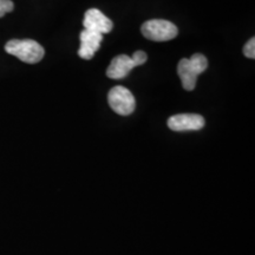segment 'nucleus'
I'll list each match as a JSON object with an SVG mask.
<instances>
[{
    "label": "nucleus",
    "instance_id": "nucleus-11",
    "mask_svg": "<svg viewBox=\"0 0 255 255\" xmlns=\"http://www.w3.org/2000/svg\"><path fill=\"white\" fill-rule=\"evenodd\" d=\"M131 58L133 62L136 63V65L139 66V65H143V64L146 62L148 56H146V53L143 52V51H136V52L131 56Z\"/></svg>",
    "mask_w": 255,
    "mask_h": 255
},
{
    "label": "nucleus",
    "instance_id": "nucleus-8",
    "mask_svg": "<svg viewBox=\"0 0 255 255\" xmlns=\"http://www.w3.org/2000/svg\"><path fill=\"white\" fill-rule=\"evenodd\" d=\"M136 66V63L133 62L131 57L120 55L111 60L109 68L107 70V76L111 79H123Z\"/></svg>",
    "mask_w": 255,
    "mask_h": 255
},
{
    "label": "nucleus",
    "instance_id": "nucleus-1",
    "mask_svg": "<svg viewBox=\"0 0 255 255\" xmlns=\"http://www.w3.org/2000/svg\"><path fill=\"white\" fill-rule=\"evenodd\" d=\"M208 68V59L201 53H194L190 58H183L177 65L178 77L184 90L193 91L196 87L197 77Z\"/></svg>",
    "mask_w": 255,
    "mask_h": 255
},
{
    "label": "nucleus",
    "instance_id": "nucleus-9",
    "mask_svg": "<svg viewBox=\"0 0 255 255\" xmlns=\"http://www.w3.org/2000/svg\"><path fill=\"white\" fill-rule=\"evenodd\" d=\"M13 1H11V0H0V18L4 17L8 12L13 11Z\"/></svg>",
    "mask_w": 255,
    "mask_h": 255
},
{
    "label": "nucleus",
    "instance_id": "nucleus-3",
    "mask_svg": "<svg viewBox=\"0 0 255 255\" xmlns=\"http://www.w3.org/2000/svg\"><path fill=\"white\" fill-rule=\"evenodd\" d=\"M142 34L152 41H168L176 38L178 30L176 25L164 19H151L141 27Z\"/></svg>",
    "mask_w": 255,
    "mask_h": 255
},
{
    "label": "nucleus",
    "instance_id": "nucleus-10",
    "mask_svg": "<svg viewBox=\"0 0 255 255\" xmlns=\"http://www.w3.org/2000/svg\"><path fill=\"white\" fill-rule=\"evenodd\" d=\"M244 55L247 58H255V38H252L251 40L247 41V44L244 47Z\"/></svg>",
    "mask_w": 255,
    "mask_h": 255
},
{
    "label": "nucleus",
    "instance_id": "nucleus-2",
    "mask_svg": "<svg viewBox=\"0 0 255 255\" xmlns=\"http://www.w3.org/2000/svg\"><path fill=\"white\" fill-rule=\"evenodd\" d=\"M5 51L8 55L17 57L21 62L27 64L39 63L44 58L45 50L32 39H12L6 43Z\"/></svg>",
    "mask_w": 255,
    "mask_h": 255
},
{
    "label": "nucleus",
    "instance_id": "nucleus-7",
    "mask_svg": "<svg viewBox=\"0 0 255 255\" xmlns=\"http://www.w3.org/2000/svg\"><path fill=\"white\" fill-rule=\"evenodd\" d=\"M79 40H81V47L78 50V56L83 59L89 60L94 58L95 53L100 50L103 34L83 30L79 34Z\"/></svg>",
    "mask_w": 255,
    "mask_h": 255
},
{
    "label": "nucleus",
    "instance_id": "nucleus-5",
    "mask_svg": "<svg viewBox=\"0 0 255 255\" xmlns=\"http://www.w3.org/2000/svg\"><path fill=\"white\" fill-rule=\"evenodd\" d=\"M205 119L199 114H178L169 117L168 127L173 131H197L205 127Z\"/></svg>",
    "mask_w": 255,
    "mask_h": 255
},
{
    "label": "nucleus",
    "instance_id": "nucleus-6",
    "mask_svg": "<svg viewBox=\"0 0 255 255\" xmlns=\"http://www.w3.org/2000/svg\"><path fill=\"white\" fill-rule=\"evenodd\" d=\"M83 25H84V30L101 34L109 33L114 27L113 21L97 8H90L85 12Z\"/></svg>",
    "mask_w": 255,
    "mask_h": 255
},
{
    "label": "nucleus",
    "instance_id": "nucleus-4",
    "mask_svg": "<svg viewBox=\"0 0 255 255\" xmlns=\"http://www.w3.org/2000/svg\"><path fill=\"white\" fill-rule=\"evenodd\" d=\"M110 108L121 116H129L135 111L136 100L133 95L124 87H115L108 94Z\"/></svg>",
    "mask_w": 255,
    "mask_h": 255
}]
</instances>
